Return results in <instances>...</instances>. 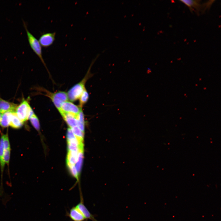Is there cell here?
Segmentation results:
<instances>
[{
    "label": "cell",
    "mask_w": 221,
    "mask_h": 221,
    "mask_svg": "<svg viewBox=\"0 0 221 221\" xmlns=\"http://www.w3.org/2000/svg\"><path fill=\"white\" fill-rule=\"evenodd\" d=\"M204 90L206 89V87H205L204 88Z\"/></svg>",
    "instance_id": "cell-26"
},
{
    "label": "cell",
    "mask_w": 221,
    "mask_h": 221,
    "mask_svg": "<svg viewBox=\"0 0 221 221\" xmlns=\"http://www.w3.org/2000/svg\"><path fill=\"white\" fill-rule=\"evenodd\" d=\"M69 167L72 176L78 181L79 180V173L75 166L72 165L69 166Z\"/></svg>",
    "instance_id": "cell-22"
},
{
    "label": "cell",
    "mask_w": 221,
    "mask_h": 221,
    "mask_svg": "<svg viewBox=\"0 0 221 221\" xmlns=\"http://www.w3.org/2000/svg\"><path fill=\"white\" fill-rule=\"evenodd\" d=\"M78 152L68 151L67 157V163L68 166L75 165L78 160Z\"/></svg>",
    "instance_id": "cell-13"
},
{
    "label": "cell",
    "mask_w": 221,
    "mask_h": 221,
    "mask_svg": "<svg viewBox=\"0 0 221 221\" xmlns=\"http://www.w3.org/2000/svg\"><path fill=\"white\" fill-rule=\"evenodd\" d=\"M44 91L45 93V95L51 100L58 110L60 109L62 103L68 100L67 94L64 91H59L52 93L46 90Z\"/></svg>",
    "instance_id": "cell-4"
},
{
    "label": "cell",
    "mask_w": 221,
    "mask_h": 221,
    "mask_svg": "<svg viewBox=\"0 0 221 221\" xmlns=\"http://www.w3.org/2000/svg\"><path fill=\"white\" fill-rule=\"evenodd\" d=\"M76 138V136L73 133L71 128H68L67 133V141H69L75 139Z\"/></svg>",
    "instance_id": "cell-23"
},
{
    "label": "cell",
    "mask_w": 221,
    "mask_h": 221,
    "mask_svg": "<svg viewBox=\"0 0 221 221\" xmlns=\"http://www.w3.org/2000/svg\"><path fill=\"white\" fill-rule=\"evenodd\" d=\"M201 80V78H200V79H199V80Z\"/></svg>",
    "instance_id": "cell-28"
},
{
    "label": "cell",
    "mask_w": 221,
    "mask_h": 221,
    "mask_svg": "<svg viewBox=\"0 0 221 221\" xmlns=\"http://www.w3.org/2000/svg\"><path fill=\"white\" fill-rule=\"evenodd\" d=\"M17 105L0 98V113L7 112H15Z\"/></svg>",
    "instance_id": "cell-8"
},
{
    "label": "cell",
    "mask_w": 221,
    "mask_h": 221,
    "mask_svg": "<svg viewBox=\"0 0 221 221\" xmlns=\"http://www.w3.org/2000/svg\"><path fill=\"white\" fill-rule=\"evenodd\" d=\"M15 112L18 118L23 122L29 119L34 114L28 101L24 99L17 106Z\"/></svg>",
    "instance_id": "cell-3"
},
{
    "label": "cell",
    "mask_w": 221,
    "mask_h": 221,
    "mask_svg": "<svg viewBox=\"0 0 221 221\" xmlns=\"http://www.w3.org/2000/svg\"><path fill=\"white\" fill-rule=\"evenodd\" d=\"M214 2V1H208L207 2L204 3L202 6L204 8V10L210 8Z\"/></svg>",
    "instance_id": "cell-24"
},
{
    "label": "cell",
    "mask_w": 221,
    "mask_h": 221,
    "mask_svg": "<svg viewBox=\"0 0 221 221\" xmlns=\"http://www.w3.org/2000/svg\"><path fill=\"white\" fill-rule=\"evenodd\" d=\"M24 27L25 30L28 40L29 45L35 53L39 57L41 61L47 69L46 64L42 56L41 46L38 40L28 30L27 25L25 22L23 21Z\"/></svg>",
    "instance_id": "cell-2"
},
{
    "label": "cell",
    "mask_w": 221,
    "mask_h": 221,
    "mask_svg": "<svg viewBox=\"0 0 221 221\" xmlns=\"http://www.w3.org/2000/svg\"><path fill=\"white\" fill-rule=\"evenodd\" d=\"M30 122L33 127L38 131L40 129L39 120L37 115L34 114L29 118Z\"/></svg>",
    "instance_id": "cell-18"
},
{
    "label": "cell",
    "mask_w": 221,
    "mask_h": 221,
    "mask_svg": "<svg viewBox=\"0 0 221 221\" xmlns=\"http://www.w3.org/2000/svg\"><path fill=\"white\" fill-rule=\"evenodd\" d=\"M82 108L77 106L71 102L68 101L63 102L61 106L59 112L72 114L76 118Z\"/></svg>",
    "instance_id": "cell-5"
},
{
    "label": "cell",
    "mask_w": 221,
    "mask_h": 221,
    "mask_svg": "<svg viewBox=\"0 0 221 221\" xmlns=\"http://www.w3.org/2000/svg\"><path fill=\"white\" fill-rule=\"evenodd\" d=\"M11 112H7L2 114L0 125L3 128L8 127L10 125V116Z\"/></svg>",
    "instance_id": "cell-15"
},
{
    "label": "cell",
    "mask_w": 221,
    "mask_h": 221,
    "mask_svg": "<svg viewBox=\"0 0 221 221\" xmlns=\"http://www.w3.org/2000/svg\"><path fill=\"white\" fill-rule=\"evenodd\" d=\"M4 150L10 149V144L7 133L2 134Z\"/></svg>",
    "instance_id": "cell-20"
},
{
    "label": "cell",
    "mask_w": 221,
    "mask_h": 221,
    "mask_svg": "<svg viewBox=\"0 0 221 221\" xmlns=\"http://www.w3.org/2000/svg\"><path fill=\"white\" fill-rule=\"evenodd\" d=\"M83 150H79L77 161L76 163V168L79 173L80 172L83 162Z\"/></svg>",
    "instance_id": "cell-17"
},
{
    "label": "cell",
    "mask_w": 221,
    "mask_h": 221,
    "mask_svg": "<svg viewBox=\"0 0 221 221\" xmlns=\"http://www.w3.org/2000/svg\"><path fill=\"white\" fill-rule=\"evenodd\" d=\"M2 114L0 113V122L1 120Z\"/></svg>",
    "instance_id": "cell-25"
},
{
    "label": "cell",
    "mask_w": 221,
    "mask_h": 221,
    "mask_svg": "<svg viewBox=\"0 0 221 221\" xmlns=\"http://www.w3.org/2000/svg\"><path fill=\"white\" fill-rule=\"evenodd\" d=\"M70 128L77 126V120L73 115L63 112L60 113Z\"/></svg>",
    "instance_id": "cell-11"
},
{
    "label": "cell",
    "mask_w": 221,
    "mask_h": 221,
    "mask_svg": "<svg viewBox=\"0 0 221 221\" xmlns=\"http://www.w3.org/2000/svg\"><path fill=\"white\" fill-rule=\"evenodd\" d=\"M80 201L75 206L80 212L86 220L90 219L92 221H98L95 219L94 215L92 214L85 205L83 198L81 192H80Z\"/></svg>",
    "instance_id": "cell-6"
},
{
    "label": "cell",
    "mask_w": 221,
    "mask_h": 221,
    "mask_svg": "<svg viewBox=\"0 0 221 221\" xmlns=\"http://www.w3.org/2000/svg\"><path fill=\"white\" fill-rule=\"evenodd\" d=\"M24 122L17 117L15 112H11L10 116V125L11 127L16 129L21 128Z\"/></svg>",
    "instance_id": "cell-10"
},
{
    "label": "cell",
    "mask_w": 221,
    "mask_h": 221,
    "mask_svg": "<svg viewBox=\"0 0 221 221\" xmlns=\"http://www.w3.org/2000/svg\"><path fill=\"white\" fill-rule=\"evenodd\" d=\"M196 86H197V84H196Z\"/></svg>",
    "instance_id": "cell-27"
},
{
    "label": "cell",
    "mask_w": 221,
    "mask_h": 221,
    "mask_svg": "<svg viewBox=\"0 0 221 221\" xmlns=\"http://www.w3.org/2000/svg\"><path fill=\"white\" fill-rule=\"evenodd\" d=\"M66 214L73 221H85L86 220L76 206L72 207Z\"/></svg>",
    "instance_id": "cell-9"
},
{
    "label": "cell",
    "mask_w": 221,
    "mask_h": 221,
    "mask_svg": "<svg viewBox=\"0 0 221 221\" xmlns=\"http://www.w3.org/2000/svg\"><path fill=\"white\" fill-rule=\"evenodd\" d=\"M89 99V94L85 88L80 96L79 99V106L82 108L83 105Z\"/></svg>",
    "instance_id": "cell-16"
},
{
    "label": "cell",
    "mask_w": 221,
    "mask_h": 221,
    "mask_svg": "<svg viewBox=\"0 0 221 221\" xmlns=\"http://www.w3.org/2000/svg\"><path fill=\"white\" fill-rule=\"evenodd\" d=\"M4 148L3 142L2 134L1 136L0 139V165L1 172L2 174L5 163L4 160Z\"/></svg>",
    "instance_id": "cell-14"
},
{
    "label": "cell",
    "mask_w": 221,
    "mask_h": 221,
    "mask_svg": "<svg viewBox=\"0 0 221 221\" xmlns=\"http://www.w3.org/2000/svg\"><path fill=\"white\" fill-rule=\"evenodd\" d=\"M71 129L76 137L79 139L83 140V133L77 126L71 128Z\"/></svg>",
    "instance_id": "cell-19"
},
{
    "label": "cell",
    "mask_w": 221,
    "mask_h": 221,
    "mask_svg": "<svg viewBox=\"0 0 221 221\" xmlns=\"http://www.w3.org/2000/svg\"><path fill=\"white\" fill-rule=\"evenodd\" d=\"M98 57L97 56L94 59L89 67L87 73L84 78L79 83L72 87L68 91L67 94L68 98L71 101L74 102L79 99L84 89L85 88V85L86 82L89 77L90 76V70L92 64Z\"/></svg>",
    "instance_id": "cell-1"
},
{
    "label": "cell",
    "mask_w": 221,
    "mask_h": 221,
    "mask_svg": "<svg viewBox=\"0 0 221 221\" xmlns=\"http://www.w3.org/2000/svg\"><path fill=\"white\" fill-rule=\"evenodd\" d=\"M10 149L4 150V160L5 164L9 165L10 162Z\"/></svg>",
    "instance_id": "cell-21"
},
{
    "label": "cell",
    "mask_w": 221,
    "mask_h": 221,
    "mask_svg": "<svg viewBox=\"0 0 221 221\" xmlns=\"http://www.w3.org/2000/svg\"><path fill=\"white\" fill-rule=\"evenodd\" d=\"M180 2L187 6L191 11L195 10L199 11L201 8V5L200 0H180Z\"/></svg>",
    "instance_id": "cell-12"
},
{
    "label": "cell",
    "mask_w": 221,
    "mask_h": 221,
    "mask_svg": "<svg viewBox=\"0 0 221 221\" xmlns=\"http://www.w3.org/2000/svg\"><path fill=\"white\" fill-rule=\"evenodd\" d=\"M56 33H46L40 36L39 41L41 47L46 48L52 45L55 40Z\"/></svg>",
    "instance_id": "cell-7"
}]
</instances>
